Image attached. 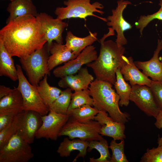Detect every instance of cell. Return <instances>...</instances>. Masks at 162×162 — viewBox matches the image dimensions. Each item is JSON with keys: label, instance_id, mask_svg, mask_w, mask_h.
Here are the masks:
<instances>
[{"label": "cell", "instance_id": "obj_1", "mask_svg": "<svg viewBox=\"0 0 162 162\" xmlns=\"http://www.w3.org/2000/svg\"><path fill=\"white\" fill-rule=\"evenodd\" d=\"M6 24L0 31V40L12 57L26 58L47 43L36 17L22 16Z\"/></svg>", "mask_w": 162, "mask_h": 162}, {"label": "cell", "instance_id": "obj_2", "mask_svg": "<svg viewBox=\"0 0 162 162\" xmlns=\"http://www.w3.org/2000/svg\"><path fill=\"white\" fill-rule=\"evenodd\" d=\"M109 29V32L99 40L100 46L97 58L86 65L92 69L96 79L114 85L117 70L126 64L128 58L124 55L126 50L123 46L112 40L105 41L108 37L114 34V31Z\"/></svg>", "mask_w": 162, "mask_h": 162}, {"label": "cell", "instance_id": "obj_3", "mask_svg": "<svg viewBox=\"0 0 162 162\" xmlns=\"http://www.w3.org/2000/svg\"><path fill=\"white\" fill-rule=\"evenodd\" d=\"M88 89L93 100L94 107L99 111L106 112L116 122L124 124L128 122L130 115L120 109V97L112 88V84L96 79Z\"/></svg>", "mask_w": 162, "mask_h": 162}, {"label": "cell", "instance_id": "obj_4", "mask_svg": "<svg viewBox=\"0 0 162 162\" xmlns=\"http://www.w3.org/2000/svg\"><path fill=\"white\" fill-rule=\"evenodd\" d=\"M50 54L46 43L42 48L35 50L26 58L20 59L28 81L35 86H38L46 75H50L48 65Z\"/></svg>", "mask_w": 162, "mask_h": 162}, {"label": "cell", "instance_id": "obj_5", "mask_svg": "<svg viewBox=\"0 0 162 162\" xmlns=\"http://www.w3.org/2000/svg\"><path fill=\"white\" fill-rule=\"evenodd\" d=\"M91 0H66L63 4L64 7H57L55 13L57 18L62 20L70 18H80L86 21L88 16H93L107 22V19L97 16L94 14L97 12L102 15L104 12L101 10L103 5L99 2L91 3Z\"/></svg>", "mask_w": 162, "mask_h": 162}, {"label": "cell", "instance_id": "obj_6", "mask_svg": "<svg viewBox=\"0 0 162 162\" xmlns=\"http://www.w3.org/2000/svg\"><path fill=\"white\" fill-rule=\"evenodd\" d=\"M101 125L93 120L86 123L79 122L69 118L61 129L59 137L65 136L71 140L78 138L89 142L100 140L104 138L100 134Z\"/></svg>", "mask_w": 162, "mask_h": 162}, {"label": "cell", "instance_id": "obj_7", "mask_svg": "<svg viewBox=\"0 0 162 162\" xmlns=\"http://www.w3.org/2000/svg\"><path fill=\"white\" fill-rule=\"evenodd\" d=\"M18 84L17 87L20 92L23 101V110H33L42 116L47 115L50 110L40 97L36 87L28 80L19 64L16 65Z\"/></svg>", "mask_w": 162, "mask_h": 162}, {"label": "cell", "instance_id": "obj_8", "mask_svg": "<svg viewBox=\"0 0 162 162\" xmlns=\"http://www.w3.org/2000/svg\"><path fill=\"white\" fill-rule=\"evenodd\" d=\"M43 123L42 116L37 112L23 110L15 115L13 123L17 134L30 144L32 143L35 134Z\"/></svg>", "mask_w": 162, "mask_h": 162}, {"label": "cell", "instance_id": "obj_9", "mask_svg": "<svg viewBox=\"0 0 162 162\" xmlns=\"http://www.w3.org/2000/svg\"><path fill=\"white\" fill-rule=\"evenodd\" d=\"M30 144L16 133L0 149V162H27L34 155Z\"/></svg>", "mask_w": 162, "mask_h": 162}, {"label": "cell", "instance_id": "obj_10", "mask_svg": "<svg viewBox=\"0 0 162 162\" xmlns=\"http://www.w3.org/2000/svg\"><path fill=\"white\" fill-rule=\"evenodd\" d=\"M49 110L48 115L42 116L43 123L35 134L36 139L45 138L56 140L61 129L69 118L67 114L58 113Z\"/></svg>", "mask_w": 162, "mask_h": 162}, {"label": "cell", "instance_id": "obj_11", "mask_svg": "<svg viewBox=\"0 0 162 162\" xmlns=\"http://www.w3.org/2000/svg\"><path fill=\"white\" fill-rule=\"evenodd\" d=\"M98 56L96 47L92 45L89 46L76 58L56 68L53 71V74L55 77L61 78L68 75L74 74L83 65L94 61Z\"/></svg>", "mask_w": 162, "mask_h": 162}, {"label": "cell", "instance_id": "obj_12", "mask_svg": "<svg viewBox=\"0 0 162 162\" xmlns=\"http://www.w3.org/2000/svg\"><path fill=\"white\" fill-rule=\"evenodd\" d=\"M130 100L146 114L155 118L160 110L155 102L149 87L145 85L131 86Z\"/></svg>", "mask_w": 162, "mask_h": 162}, {"label": "cell", "instance_id": "obj_13", "mask_svg": "<svg viewBox=\"0 0 162 162\" xmlns=\"http://www.w3.org/2000/svg\"><path fill=\"white\" fill-rule=\"evenodd\" d=\"M36 17L40 24L49 49L53 40L63 44L62 34L68 26L67 23L60 19H54L45 13H38Z\"/></svg>", "mask_w": 162, "mask_h": 162}, {"label": "cell", "instance_id": "obj_14", "mask_svg": "<svg viewBox=\"0 0 162 162\" xmlns=\"http://www.w3.org/2000/svg\"><path fill=\"white\" fill-rule=\"evenodd\" d=\"M117 4L116 8L112 10V14L106 18V25L111 26L112 29L116 31L117 35L116 42L119 46H123L127 44L124 32L131 29L132 26L124 18L123 12L128 5L132 4L128 0H119L117 1Z\"/></svg>", "mask_w": 162, "mask_h": 162}, {"label": "cell", "instance_id": "obj_15", "mask_svg": "<svg viewBox=\"0 0 162 162\" xmlns=\"http://www.w3.org/2000/svg\"><path fill=\"white\" fill-rule=\"evenodd\" d=\"M94 120L101 125L100 134L102 136L112 137L115 140L126 138L125 124L114 120L104 111H100L94 118Z\"/></svg>", "mask_w": 162, "mask_h": 162}, {"label": "cell", "instance_id": "obj_16", "mask_svg": "<svg viewBox=\"0 0 162 162\" xmlns=\"http://www.w3.org/2000/svg\"><path fill=\"white\" fill-rule=\"evenodd\" d=\"M94 80V77L86 67L82 68L75 75H68L61 78L58 85L61 88H69L72 91L76 92L88 89Z\"/></svg>", "mask_w": 162, "mask_h": 162}, {"label": "cell", "instance_id": "obj_17", "mask_svg": "<svg viewBox=\"0 0 162 162\" xmlns=\"http://www.w3.org/2000/svg\"><path fill=\"white\" fill-rule=\"evenodd\" d=\"M162 50V40L158 39L156 48L152 57L146 61H136L134 63L142 73L147 77H150L154 81H162V64L159 57Z\"/></svg>", "mask_w": 162, "mask_h": 162}, {"label": "cell", "instance_id": "obj_18", "mask_svg": "<svg viewBox=\"0 0 162 162\" xmlns=\"http://www.w3.org/2000/svg\"><path fill=\"white\" fill-rule=\"evenodd\" d=\"M51 54L48 58V65L50 71L59 65L76 58L77 56L65 44L53 42L49 49Z\"/></svg>", "mask_w": 162, "mask_h": 162}, {"label": "cell", "instance_id": "obj_19", "mask_svg": "<svg viewBox=\"0 0 162 162\" xmlns=\"http://www.w3.org/2000/svg\"><path fill=\"white\" fill-rule=\"evenodd\" d=\"M128 58L126 64L120 69L121 72L124 80L129 81L131 86L137 84L146 85L150 87L152 80L149 79L139 70L132 57Z\"/></svg>", "mask_w": 162, "mask_h": 162}, {"label": "cell", "instance_id": "obj_20", "mask_svg": "<svg viewBox=\"0 0 162 162\" xmlns=\"http://www.w3.org/2000/svg\"><path fill=\"white\" fill-rule=\"evenodd\" d=\"M68 137L64 138L62 142L57 150V152L62 157L69 156L71 152L74 150L79 152L73 160L76 161L79 157L84 158L86 155L89 142L79 139H74L70 140Z\"/></svg>", "mask_w": 162, "mask_h": 162}, {"label": "cell", "instance_id": "obj_21", "mask_svg": "<svg viewBox=\"0 0 162 162\" xmlns=\"http://www.w3.org/2000/svg\"><path fill=\"white\" fill-rule=\"evenodd\" d=\"M23 101L17 88L8 95L0 99V115L12 113L16 115L23 110Z\"/></svg>", "mask_w": 162, "mask_h": 162}, {"label": "cell", "instance_id": "obj_22", "mask_svg": "<svg viewBox=\"0 0 162 162\" xmlns=\"http://www.w3.org/2000/svg\"><path fill=\"white\" fill-rule=\"evenodd\" d=\"M7 10L10 15L6 24L22 16L31 15L36 17L38 13L32 0H15L8 4Z\"/></svg>", "mask_w": 162, "mask_h": 162}, {"label": "cell", "instance_id": "obj_23", "mask_svg": "<svg viewBox=\"0 0 162 162\" xmlns=\"http://www.w3.org/2000/svg\"><path fill=\"white\" fill-rule=\"evenodd\" d=\"M89 34L83 38H80L74 35L69 31L65 38V45L78 56L87 46L92 45L98 40L97 33L89 31Z\"/></svg>", "mask_w": 162, "mask_h": 162}, {"label": "cell", "instance_id": "obj_24", "mask_svg": "<svg viewBox=\"0 0 162 162\" xmlns=\"http://www.w3.org/2000/svg\"><path fill=\"white\" fill-rule=\"evenodd\" d=\"M12 57L0 40V76L15 81L18 79L17 72Z\"/></svg>", "mask_w": 162, "mask_h": 162}, {"label": "cell", "instance_id": "obj_25", "mask_svg": "<svg viewBox=\"0 0 162 162\" xmlns=\"http://www.w3.org/2000/svg\"><path fill=\"white\" fill-rule=\"evenodd\" d=\"M47 76L46 75L36 87L43 103L49 109L62 91L57 87L50 86L47 82Z\"/></svg>", "mask_w": 162, "mask_h": 162}, {"label": "cell", "instance_id": "obj_26", "mask_svg": "<svg viewBox=\"0 0 162 162\" xmlns=\"http://www.w3.org/2000/svg\"><path fill=\"white\" fill-rule=\"evenodd\" d=\"M116 81L114 84L116 92L120 97L119 105L127 106L129 103L131 91V86L124 80L120 69L116 71Z\"/></svg>", "mask_w": 162, "mask_h": 162}, {"label": "cell", "instance_id": "obj_27", "mask_svg": "<svg viewBox=\"0 0 162 162\" xmlns=\"http://www.w3.org/2000/svg\"><path fill=\"white\" fill-rule=\"evenodd\" d=\"M99 112L95 108L85 104L68 111L67 114L79 122L86 123L94 120L95 116Z\"/></svg>", "mask_w": 162, "mask_h": 162}, {"label": "cell", "instance_id": "obj_28", "mask_svg": "<svg viewBox=\"0 0 162 162\" xmlns=\"http://www.w3.org/2000/svg\"><path fill=\"white\" fill-rule=\"evenodd\" d=\"M107 141L104 138L100 140H92L89 142L87 151L91 152L93 149L97 150L100 154L97 158H89L90 162H110L111 155L109 150Z\"/></svg>", "mask_w": 162, "mask_h": 162}, {"label": "cell", "instance_id": "obj_29", "mask_svg": "<svg viewBox=\"0 0 162 162\" xmlns=\"http://www.w3.org/2000/svg\"><path fill=\"white\" fill-rule=\"evenodd\" d=\"M72 91L69 88L62 91L59 96L49 107V110L57 113L67 114L73 93Z\"/></svg>", "mask_w": 162, "mask_h": 162}, {"label": "cell", "instance_id": "obj_30", "mask_svg": "<svg viewBox=\"0 0 162 162\" xmlns=\"http://www.w3.org/2000/svg\"><path fill=\"white\" fill-rule=\"evenodd\" d=\"M85 104L92 106H94L93 100L90 94L88 89L74 92L72 94L68 111Z\"/></svg>", "mask_w": 162, "mask_h": 162}, {"label": "cell", "instance_id": "obj_31", "mask_svg": "<svg viewBox=\"0 0 162 162\" xmlns=\"http://www.w3.org/2000/svg\"><path fill=\"white\" fill-rule=\"evenodd\" d=\"M124 140L118 143L113 140L109 146L112 152L110 162H128L124 152Z\"/></svg>", "mask_w": 162, "mask_h": 162}, {"label": "cell", "instance_id": "obj_32", "mask_svg": "<svg viewBox=\"0 0 162 162\" xmlns=\"http://www.w3.org/2000/svg\"><path fill=\"white\" fill-rule=\"evenodd\" d=\"M158 4L160 8L158 11L150 15H141L138 21L135 22V26L139 30L141 35L144 28L151 21L154 19L162 20V0H159Z\"/></svg>", "mask_w": 162, "mask_h": 162}, {"label": "cell", "instance_id": "obj_33", "mask_svg": "<svg viewBox=\"0 0 162 162\" xmlns=\"http://www.w3.org/2000/svg\"><path fill=\"white\" fill-rule=\"evenodd\" d=\"M140 162H162V145L148 148L141 158Z\"/></svg>", "mask_w": 162, "mask_h": 162}, {"label": "cell", "instance_id": "obj_34", "mask_svg": "<svg viewBox=\"0 0 162 162\" xmlns=\"http://www.w3.org/2000/svg\"><path fill=\"white\" fill-rule=\"evenodd\" d=\"M150 87L158 107L162 110V81L152 80Z\"/></svg>", "mask_w": 162, "mask_h": 162}, {"label": "cell", "instance_id": "obj_35", "mask_svg": "<svg viewBox=\"0 0 162 162\" xmlns=\"http://www.w3.org/2000/svg\"><path fill=\"white\" fill-rule=\"evenodd\" d=\"M16 133V129L13 123L0 131V149L5 145Z\"/></svg>", "mask_w": 162, "mask_h": 162}, {"label": "cell", "instance_id": "obj_36", "mask_svg": "<svg viewBox=\"0 0 162 162\" xmlns=\"http://www.w3.org/2000/svg\"><path fill=\"white\" fill-rule=\"evenodd\" d=\"M15 115L12 113L0 115V131L12 123Z\"/></svg>", "mask_w": 162, "mask_h": 162}, {"label": "cell", "instance_id": "obj_37", "mask_svg": "<svg viewBox=\"0 0 162 162\" xmlns=\"http://www.w3.org/2000/svg\"><path fill=\"white\" fill-rule=\"evenodd\" d=\"M156 122L154 123L155 127L158 129L162 130V110H160L156 117ZM158 146L162 145V136L161 137L159 136L158 140Z\"/></svg>", "mask_w": 162, "mask_h": 162}, {"label": "cell", "instance_id": "obj_38", "mask_svg": "<svg viewBox=\"0 0 162 162\" xmlns=\"http://www.w3.org/2000/svg\"><path fill=\"white\" fill-rule=\"evenodd\" d=\"M13 89L4 85H0V99L9 94L12 91Z\"/></svg>", "mask_w": 162, "mask_h": 162}, {"label": "cell", "instance_id": "obj_39", "mask_svg": "<svg viewBox=\"0 0 162 162\" xmlns=\"http://www.w3.org/2000/svg\"><path fill=\"white\" fill-rule=\"evenodd\" d=\"M159 59L160 61V62L162 64V57H159Z\"/></svg>", "mask_w": 162, "mask_h": 162}, {"label": "cell", "instance_id": "obj_40", "mask_svg": "<svg viewBox=\"0 0 162 162\" xmlns=\"http://www.w3.org/2000/svg\"><path fill=\"white\" fill-rule=\"evenodd\" d=\"M9 0L11 1V2H13V1H14L15 0Z\"/></svg>", "mask_w": 162, "mask_h": 162}, {"label": "cell", "instance_id": "obj_41", "mask_svg": "<svg viewBox=\"0 0 162 162\" xmlns=\"http://www.w3.org/2000/svg\"></svg>", "mask_w": 162, "mask_h": 162}]
</instances>
